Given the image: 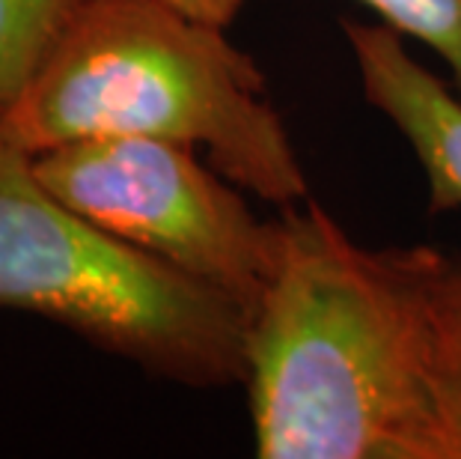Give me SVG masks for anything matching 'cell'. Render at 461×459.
Wrapping results in <instances>:
<instances>
[{"mask_svg":"<svg viewBox=\"0 0 461 459\" xmlns=\"http://www.w3.org/2000/svg\"><path fill=\"white\" fill-rule=\"evenodd\" d=\"M429 245L360 248L307 203L250 308L244 385L262 459H438L426 388Z\"/></svg>","mask_w":461,"mask_h":459,"instance_id":"obj_1","label":"cell"},{"mask_svg":"<svg viewBox=\"0 0 461 459\" xmlns=\"http://www.w3.org/2000/svg\"><path fill=\"white\" fill-rule=\"evenodd\" d=\"M363 96L405 134L429 179L435 212L461 209V99L420 66L387 24L342 22Z\"/></svg>","mask_w":461,"mask_h":459,"instance_id":"obj_5","label":"cell"},{"mask_svg":"<svg viewBox=\"0 0 461 459\" xmlns=\"http://www.w3.org/2000/svg\"><path fill=\"white\" fill-rule=\"evenodd\" d=\"M167 4L182 9L185 15L197 18L203 24L223 27V31H227L248 0H167Z\"/></svg>","mask_w":461,"mask_h":459,"instance_id":"obj_9","label":"cell"},{"mask_svg":"<svg viewBox=\"0 0 461 459\" xmlns=\"http://www.w3.org/2000/svg\"><path fill=\"white\" fill-rule=\"evenodd\" d=\"M84 0H0V111L24 90Z\"/></svg>","mask_w":461,"mask_h":459,"instance_id":"obj_7","label":"cell"},{"mask_svg":"<svg viewBox=\"0 0 461 459\" xmlns=\"http://www.w3.org/2000/svg\"><path fill=\"white\" fill-rule=\"evenodd\" d=\"M0 308L45 317L149 376L244 382L250 310L95 227L0 132Z\"/></svg>","mask_w":461,"mask_h":459,"instance_id":"obj_3","label":"cell"},{"mask_svg":"<svg viewBox=\"0 0 461 459\" xmlns=\"http://www.w3.org/2000/svg\"><path fill=\"white\" fill-rule=\"evenodd\" d=\"M45 188L137 251L253 308L280 253V218L262 221L197 146L93 138L33 155Z\"/></svg>","mask_w":461,"mask_h":459,"instance_id":"obj_4","label":"cell"},{"mask_svg":"<svg viewBox=\"0 0 461 459\" xmlns=\"http://www.w3.org/2000/svg\"><path fill=\"white\" fill-rule=\"evenodd\" d=\"M426 388L438 459H461V253L431 245L426 266Z\"/></svg>","mask_w":461,"mask_h":459,"instance_id":"obj_6","label":"cell"},{"mask_svg":"<svg viewBox=\"0 0 461 459\" xmlns=\"http://www.w3.org/2000/svg\"><path fill=\"white\" fill-rule=\"evenodd\" d=\"M396 33L440 54L461 90V0H360Z\"/></svg>","mask_w":461,"mask_h":459,"instance_id":"obj_8","label":"cell"},{"mask_svg":"<svg viewBox=\"0 0 461 459\" xmlns=\"http://www.w3.org/2000/svg\"><path fill=\"white\" fill-rule=\"evenodd\" d=\"M0 132L31 155L93 138L176 141L280 209L307 197L253 57L167 0H84L0 111Z\"/></svg>","mask_w":461,"mask_h":459,"instance_id":"obj_2","label":"cell"}]
</instances>
